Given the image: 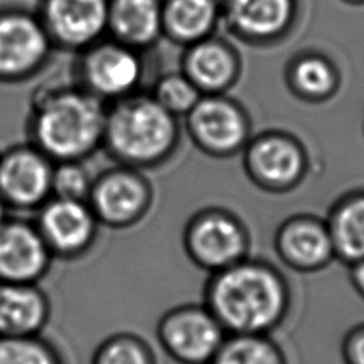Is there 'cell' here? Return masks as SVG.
Wrapping results in <instances>:
<instances>
[{"instance_id":"1","label":"cell","mask_w":364,"mask_h":364,"mask_svg":"<svg viewBox=\"0 0 364 364\" xmlns=\"http://www.w3.org/2000/svg\"><path fill=\"white\" fill-rule=\"evenodd\" d=\"M202 303L228 334H270L287 318L293 296L274 263L247 256L208 274Z\"/></svg>"},{"instance_id":"2","label":"cell","mask_w":364,"mask_h":364,"mask_svg":"<svg viewBox=\"0 0 364 364\" xmlns=\"http://www.w3.org/2000/svg\"><path fill=\"white\" fill-rule=\"evenodd\" d=\"M107 104L71 82H48L30 97L27 141L51 161H85L102 146Z\"/></svg>"},{"instance_id":"3","label":"cell","mask_w":364,"mask_h":364,"mask_svg":"<svg viewBox=\"0 0 364 364\" xmlns=\"http://www.w3.org/2000/svg\"><path fill=\"white\" fill-rule=\"evenodd\" d=\"M178 118L165 111L148 91L107 104L102 146L114 164L141 171L166 164L179 146Z\"/></svg>"},{"instance_id":"4","label":"cell","mask_w":364,"mask_h":364,"mask_svg":"<svg viewBox=\"0 0 364 364\" xmlns=\"http://www.w3.org/2000/svg\"><path fill=\"white\" fill-rule=\"evenodd\" d=\"M144 53L109 36L75 53L73 81L105 104L142 91Z\"/></svg>"},{"instance_id":"5","label":"cell","mask_w":364,"mask_h":364,"mask_svg":"<svg viewBox=\"0 0 364 364\" xmlns=\"http://www.w3.org/2000/svg\"><path fill=\"white\" fill-rule=\"evenodd\" d=\"M182 247L186 257L209 274L250 256V235L236 215L210 206L186 220Z\"/></svg>"},{"instance_id":"6","label":"cell","mask_w":364,"mask_h":364,"mask_svg":"<svg viewBox=\"0 0 364 364\" xmlns=\"http://www.w3.org/2000/svg\"><path fill=\"white\" fill-rule=\"evenodd\" d=\"M55 51L36 10L0 6V84L31 80Z\"/></svg>"},{"instance_id":"7","label":"cell","mask_w":364,"mask_h":364,"mask_svg":"<svg viewBox=\"0 0 364 364\" xmlns=\"http://www.w3.org/2000/svg\"><path fill=\"white\" fill-rule=\"evenodd\" d=\"M154 198V186L144 171L114 164L94 176L87 202L100 226L124 230L146 218Z\"/></svg>"},{"instance_id":"8","label":"cell","mask_w":364,"mask_h":364,"mask_svg":"<svg viewBox=\"0 0 364 364\" xmlns=\"http://www.w3.org/2000/svg\"><path fill=\"white\" fill-rule=\"evenodd\" d=\"M155 336L162 351L178 364H209L228 333L202 303H182L156 321Z\"/></svg>"},{"instance_id":"9","label":"cell","mask_w":364,"mask_h":364,"mask_svg":"<svg viewBox=\"0 0 364 364\" xmlns=\"http://www.w3.org/2000/svg\"><path fill=\"white\" fill-rule=\"evenodd\" d=\"M54 164L28 141L0 151V196L10 212H36L51 198Z\"/></svg>"},{"instance_id":"10","label":"cell","mask_w":364,"mask_h":364,"mask_svg":"<svg viewBox=\"0 0 364 364\" xmlns=\"http://www.w3.org/2000/svg\"><path fill=\"white\" fill-rule=\"evenodd\" d=\"M34 213V223L54 260H77L92 249L100 223L87 200L51 196Z\"/></svg>"},{"instance_id":"11","label":"cell","mask_w":364,"mask_h":364,"mask_svg":"<svg viewBox=\"0 0 364 364\" xmlns=\"http://www.w3.org/2000/svg\"><path fill=\"white\" fill-rule=\"evenodd\" d=\"M34 10L57 51L75 54L107 36L108 0H38Z\"/></svg>"},{"instance_id":"12","label":"cell","mask_w":364,"mask_h":364,"mask_svg":"<svg viewBox=\"0 0 364 364\" xmlns=\"http://www.w3.org/2000/svg\"><path fill=\"white\" fill-rule=\"evenodd\" d=\"M53 262L34 219L9 215L0 223V282L40 283Z\"/></svg>"},{"instance_id":"13","label":"cell","mask_w":364,"mask_h":364,"mask_svg":"<svg viewBox=\"0 0 364 364\" xmlns=\"http://www.w3.org/2000/svg\"><path fill=\"white\" fill-rule=\"evenodd\" d=\"M273 246L279 260L297 273H316L336 260L327 223L313 215H296L280 223Z\"/></svg>"},{"instance_id":"14","label":"cell","mask_w":364,"mask_h":364,"mask_svg":"<svg viewBox=\"0 0 364 364\" xmlns=\"http://www.w3.org/2000/svg\"><path fill=\"white\" fill-rule=\"evenodd\" d=\"M183 118L192 142L210 155L236 149L246 134L240 111L219 94H202Z\"/></svg>"},{"instance_id":"15","label":"cell","mask_w":364,"mask_h":364,"mask_svg":"<svg viewBox=\"0 0 364 364\" xmlns=\"http://www.w3.org/2000/svg\"><path fill=\"white\" fill-rule=\"evenodd\" d=\"M51 317V301L40 283L0 282V336L43 334Z\"/></svg>"},{"instance_id":"16","label":"cell","mask_w":364,"mask_h":364,"mask_svg":"<svg viewBox=\"0 0 364 364\" xmlns=\"http://www.w3.org/2000/svg\"><path fill=\"white\" fill-rule=\"evenodd\" d=\"M107 36L146 51L162 38V0H108Z\"/></svg>"},{"instance_id":"17","label":"cell","mask_w":364,"mask_h":364,"mask_svg":"<svg viewBox=\"0 0 364 364\" xmlns=\"http://www.w3.org/2000/svg\"><path fill=\"white\" fill-rule=\"evenodd\" d=\"M200 94H219L233 80L236 63L232 51L213 37L186 46L179 68Z\"/></svg>"},{"instance_id":"18","label":"cell","mask_w":364,"mask_h":364,"mask_svg":"<svg viewBox=\"0 0 364 364\" xmlns=\"http://www.w3.org/2000/svg\"><path fill=\"white\" fill-rule=\"evenodd\" d=\"M218 17V0H162V38L191 46L210 36Z\"/></svg>"},{"instance_id":"19","label":"cell","mask_w":364,"mask_h":364,"mask_svg":"<svg viewBox=\"0 0 364 364\" xmlns=\"http://www.w3.org/2000/svg\"><path fill=\"white\" fill-rule=\"evenodd\" d=\"M336 260L350 266L364 259V192L338 200L326 219Z\"/></svg>"},{"instance_id":"20","label":"cell","mask_w":364,"mask_h":364,"mask_svg":"<svg viewBox=\"0 0 364 364\" xmlns=\"http://www.w3.org/2000/svg\"><path fill=\"white\" fill-rule=\"evenodd\" d=\"M230 24L250 36H270L280 31L291 13V0H226Z\"/></svg>"},{"instance_id":"21","label":"cell","mask_w":364,"mask_h":364,"mask_svg":"<svg viewBox=\"0 0 364 364\" xmlns=\"http://www.w3.org/2000/svg\"><path fill=\"white\" fill-rule=\"evenodd\" d=\"M256 175L272 186H284L299 176L301 155L297 146L279 136H269L259 141L250 156Z\"/></svg>"},{"instance_id":"22","label":"cell","mask_w":364,"mask_h":364,"mask_svg":"<svg viewBox=\"0 0 364 364\" xmlns=\"http://www.w3.org/2000/svg\"><path fill=\"white\" fill-rule=\"evenodd\" d=\"M209 364H287L270 334H228Z\"/></svg>"},{"instance_id":"23","label":"cell","mask_w":364,"mask_h":364,"mask_svg":"<svg viewBox=\"0 0 364 364\" xmlns=\"http://www.w3.org/2000/svg\"><path fill=\"white\" fill-rule=\"evenodd\" d=\"M90 364H158L146 338L134 331H117L95 347Z\"/></svg>"},{"instance_id":"24","label":"cell","mask_w":364,"mask_h":364,"mask_svg":"<svg viewBox=\"0 0 364 364\" xmlns=\"http://www.w3.org/2000/svg\"><path fill=\"white\" fill-rule=\"evenodd\" d=\"M0 364H67L58 346L43 334L0 336Z\"/></svg>"},{"instance_id":"25","label":"cell","mask_w":364,"mask_h":364,"mask_svg":"<svg viewBox=\"0 0 364 364\" xmlns=\"http://www.w3.org/2000/svg\"><path fill=\"white\" fill-rule=\"evenodd\" d=\"M149 95L173 117H185L200 98V91L181 71H166L155 78Z\"/></svg>"},{"instance_id":"26","label":"cell","mask_w":364,"mask_h":364,"mask_svg":"<svg viewBox=\"0 0 364 364\" xmlns=\"http://www.w3.org/2000/svg\"><path fill=\"white\" fill-rule=\"evenodd\" d=\"M94 176L84 161H61L54 164L51 191L55 198L87 200Z\"/></svg>"},{"instance_id":"27","label":"cell","mask_w":364,"mask_h":364,"mask_svg":"<svg viewBox=\"0 0 364 364\" xmlns=\"http://www.w3.org/2000/svg\"><path fill=\"white\" fill-rule=\"evenodd\" d=\"M294 84L309 95H321L333 84V73L330 65L316 57L300 60L293 71Z\"/></svg>"},{"instance_id":"28","label":"cell","mask_w":364,"mask_h":364,"mask_svg":"<svg viewBox=\"0 0 364 364\" xmlns=\"http://www.w3.org/2000/svg\"><path fill=\"white\" fill-rule=\"evenodd\" d=\"M343 364H364V321L350 327L340 344Z\"/></svg>"},{"instance_id":"29","label":"cell","mask_w":364,"mask_h":364,"mask_svg":"<svg viewBox=\"0 0 364 364\" xmlns=\"http://www.w3.org/2000/svg\"><path fill=\"white\" fill-rule=\"evenodd\" d=\"M347 267H348V280L351 287L364 300V259Z\"/></svg>"},{"instance_id":"30","label":"cell","mask_w":364,"mask_h":364,"mask_svg":"<svg viewBox=\"0 0 364 364\" xmlns=\"http://www.w3.org/2000/svg\"><path fill=\"white\" fill-rule=\"evenodd\" d=\"M9 213H10V209L7 208V205L4 203V200L0 196V223L9 216Z\"/></svg>"},{"instance_id":"31","label":"cell","mask_w":364,"mask_h":364,"mask_svg":"<svg viewBox=\"0 0 364 364\" xmlns=\"http://www.w3.org/2000/svg\"><path fill=\"white\" fill-rule=\"evenodd\" d=\"M0 151H1V149H0Z\"/></svg>"}]
</instances>
